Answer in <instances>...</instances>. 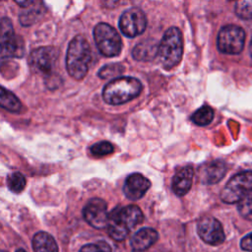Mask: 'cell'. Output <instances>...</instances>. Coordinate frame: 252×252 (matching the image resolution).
<instances>
[{
	"label": "cell",
	"mask_w": 252,
	"mask_h": 252,
	"mask_svg": "<svg viewBox=\"0 0 252 252\" xmlns=\"http://www.w3.org/2000/svg\"><path fill=\"white\" fill-rule=\"evenodd\" d=\"M158 239V233L151 227H143L134 233L130 240L132 252H144Z\"/></svg>",
	"instance_id": "obj_14"
},
{
	"label": "cell",
	"mask_w": 252,
	"mask_h": 252,
	"mask_svg": "<svg viewBox=\"0 0 252 252\" xmlns=\"http://www.w3.org/2000/svg\"><path fill=\"white\" fill-rule=\"evenodd\" d=\"M194 177L192 166H184L178 169L172 178V190L177 196H184L191 189Z\"/></svg>",
	"instance_id": "obj_17"
},
{
	"label": "cell",
	"mask_w": 252,
	"mask_h": 252,
	"mask_svg": "<svg viewBox=\"0 0 252 252\" xmlns=\"http://www.w3.org/2000/svg\"><path fill=\"white\" fill-rule=\"evenodd\" d=\"M240 247L244 251L252 252V233L244 236L240 241Z\"/></svg>",
	"instance_id": "obj_28"
},
{
	"label": "cell",
	"mask_w": 252,
	"mask_h": 252,
	"mask_svg": "<svg viewBox=\"0 0 252 252\" xmlns=\"http://www.w3.org/2000/svg\"><path fill=\"white\" fill-rule=\"evenodd\" d=\"M1 252H6V251H4V250H2V251H1Z\"/></svg>",
	"instance_id": "obj_33"
},
{
	"label": "cell",
	"mask_w": 252,
	"mask_h": 252,
	"mask_svg": "<svg viewBox=\"0 0 252 252\" xmlns=\"http://www.w3.org/2000/svg\"><path fill=\"white\" fill-rule=\"evenodd\" d=\"M214 118V110L211 106L203 105L197 109L191 116V120L198 126H206L212 122Z\"/></svg>",
	"instance_id": "obj_21"
},
{
	"label": "cell",
	"mask_w": 252,
	"mask_h": 252,
	"mask_svg": "<svg viewBox=\"0 0 252 252\" xmlns=\"http://www.w3.org/2000/svg\"><path fill=\"white\" fill-rule=\"evenodd\" d=\"M144 215L136 205L116 207L109 213L108 234L116 241L124 240L130 230L143 222Z\"/></svg>",
	"instance_id": "obj_1"
},
{
	"label": "cell",
	"mask_w": 252,
	"mask_h": 252,
	"mask_svg": "<svg viewBox=\"0 0 252 252\" xmlns=\"http://www.w3.org/2000/svg\"><path fill=\"white\" fill-rule=\"evenodd\" d=\"M252 190V171H242L231 177L220 192V199L226 204L239 202Z\"/></svg>",
	"instance_id": "obj_6"
},
{
	"label": "cell",
	"mask_w": 252,
	"mask_h": 252,
	"mask_svg": "<svg viewBox=\"0 0 252 252\" xmlns=\"http://www.w3.org/2000/svg\"><path fill=\"white\" fill-rule=\"evenodd\" d=\"M245 43V32L235 25H227L220 29L218 34L217 45L220 52L225 54H239Z\"/></svg>",
	"instance_id": "obj_7"
},
{
	"label": "cell",
	"mask_w": 252,
	"mask_h": 252,
	"mask_svg": "<svg viewBox=\"0 0 252 252\" xmlns=\"http://www.w3.org/2000/svg\"><path fill=\"white\" fill-rule=\"evenodd\" d=\"M101 2L102 5L106 8H114L118 4L119 0H101Z\"/></svg>",
	"instance_id": "obj_29"
},
{
	"label": "cell",
	"mask_w": 252,
	"mask_h": 252,
	"mask_svg": "<svg viewBox=\"0 0 252 252\" xmlns=\"http://www.w3.org/2000/svg\"><path fill=\"white\" fill-rule=\"evenodd\" d=\"M1 55L2 58L20 57L24 53V44L21 38L15 34L12 23L9 19L1 20Z\"/></svg>",
	"instance_id": "obj_8"
},
{
	"label": "cell",
	"mask_w": 252,
	"mask_h": 252,
	"mask_svg": "<svg viewBox=\"0 0 252 252\" xmlns=\"http://www.w3.org/2000/svg\"><path fill=\"white\" fill-rule=\"evenodd\" d=\"M197 232L200 238L210 245H220L225 235L221 223L214 217H203L197 222Z\"/></svg>",
	"instance_id": "obj_12"
},
{
	"label": "cell",
	"mask_w": 252,
	"mask_h": 252,
	"mask_svg": "<svg viewBox=\"0 0 252 252\" xmlns=\"http://www.w3.org/2000/svg\"><path fill=\"white\" fill-rule=\"evenodd\" d=\"M228 1H232V0H228Z\"/></svg>",
	"instance_id": "obj_34"
},
{
	"label": "cell",
	"mask_w": 252,
	"mask_h": 252,
	"mask_svg": "<svg viewBox=\"0 0 252 252\" xmlns=\"http://www.w3.org/2000/svg\"><path fill=\"white\" fill-rule=\"evenodd\" d=\"M158 45L155 39L147 38L134 47L132 56L137 61H151L158 55Z\"/></svg>",
	"instance_id": "obj_18"
},
{
	"label": "cell",
	"mask_w": 252,
	"mask_h": 252,
	"mask_svg": "<svg viewBox=\"0 0 252 252\" xmlns=\"http://www.w3.org/2000/svg\"><path fill=\"white\" fill-rule=\"evenodd\" d=\"M94 37L99 52L106 57H113L121 52L122 41L118 32L111 26L99 23L94 29Z\"/></svg>",
	"instance_id": "obj_5"
},
{
	"label": "cell",
	"mask_w": 252,
	"mask_h": 252,
	"mask_svg": "<svg viewBox=\"0 0 252 252\" xmlns=\"http://www.w3.org/2000/svg\"><path fill=\"white\" fill-rule=\"evenodd\" d=\"M34 252H58V246L52 235L45 231L36 232L32 240Z\"/></svg>",
	"instance_id": "obj_19"
},
{
	"label": "cell",
	"mask_w": 252,
	"mask_h": 252,
	"mask_svg": "<svg viewBox=\"0 0 252 252\" xmlns=\"http://www.w3.org/2000/svg\"><path fill=\"white\" fill-rule=\"evenodd\" d=\"M142 91L141 82L133 77H118L102 90L103 100L111 105L123 104L137 97Z\"/></svg>",
	"instance_id": "obj_3"
},
{
	"label": "cell",
	"mask_w": 252,
	"mask_h": 252,
	"mask_svg": "<svg viewBox=\"0 0 252 252\" xmlns=\"http://www.w3.org/2000/svg\"><path fill=\"white\" fill-rule=\"evenodd\" d=\"M16 252H27V251H25L24 249H18V250H16Z\"/></svg>",
	"instance_id": "obj_32"
},
{
	"label": "cell",
	"mask_w": 252,
	"mask_h": 252,
	"mask_svg": "<svg viewBox=\"0 0 252 252\" xmlns=\"http://www.w3.org/2000/svg\"><path fill=\"white\" fill-rule=\"evenodd\" d=\"M238 212L242 218L252 221V190L238 202Z\"/></svg>",
	"instance_id": "obj_24"
},
{
	"label": "cell",
	"mask_w": 252,
	"mask_h": 252,
	"mask_svg": "<svg viewBox=\"0 0 252 252\" xmlns=\"http://www.w3.org/2000/svg\"><path fill=\"white\" fill-rule=\"evenodd\" d=\"M249 53H250V56L252 57V39H251L250 44H249Z\"/></svg>",
	"instance_id": "obj_31"
},
{
	"label": "cell",
	"mask_w": 252,
	"mask_h": 252,
	"mask_svg": "<svg viewBox=\"0 0 252 252\" xmlns=\"http://www.w3.org/2000/svg\"><path fill=\"white\" fill-rule=\"evenodd\" d=\"M29 1H30V0H15V2H16L17 4H19L20 6H22V7L25 6Z\"/></svg>",
	"instance_id": "obj_30"
},
{
	"label": "cell",
	"mask_w": 252,
	"mask_h": 252,
	"mask_svg": "<svg viewBox=\"0 0 252 252\" xmlns=\"http://www.w3.org/2000/svg\"><path fill=\"white\" fill-rule=\"evenodd\" d=\"M151 187V181L141 173L128 175L123 186L124 195L132 201L141 199Z\"/></svg>",
	"instance_id": "obj_13"
},
{
	"label": "cell",
	"mask_w": 252,
	"mask_h": 252,
	"mask_svg": "<svg viewBox=\"0 0 252 252\" xmlns=\"http://www.w3.org/2000/svg\"><path fill=\"white\" fill-rule=\"evenodd\" d=\"M226 172V165L222 160H214L203 165L200 170L202 183L212 185L220 182Z\"/></svg>",
	"instance_id": "obj_16"
},
{
	"label": "cell",
	"mask_w": 252,
	"mask_h": 252,
	"mask_svg": "<svg viewBox=\"0 0 252 252\" xmlns=\"http://www.w3.org/2000/svg\"><path fill=\"white\" fill-rule=\"evenodd\" d=\"M58 54L59 52L55 47H38L30 55V66L45 76H50L57 62Z\"/></svg>",
	"instance_id": "obj_9"
},
{
	"label": "cell",
	"mask_w": 252,
	"mask_h": 252,
	"mask_svg": "<svg viewBox=\"0 0 252 252\" xmlns=\"http://www.w3.org/2000/svg\"><path fill=\"white\" fill-rule=\"evenodd\" d=\"M183 53L182 34L178 28L171 27L163 34L158 45V58L162 67L169 70L180 62Z\"/></svg>",
	"instance_id": "obj_4"
},
{
	"label": "cell",
	"mask_w": 252,
	"mask_h": 252,
	"mask_svg": "<svg viewBox=\"0 0 252 252\" xmlns=\"http://www.w3.org/2000/svg\"><path fill=\"white\" fill-rule=\"evenodd\" d=\"M7 186L13 193H21L26 186V178L21 172H13L7 177Z\"/></svg>",
	"instance_id": "obj_22"
},
{
	"label": "cell",
	"mask_w": 252,
	"mask_h": 252,
	"mask_svg": "<svg viewBox=\"0 0 252 252\" xmlns=\"http://www.w3.org/2000/svg\"><path fill=\"white\" fill-rule=\"evenodd\" d=\"M91 47L83 35L75 36L69 43L66 55V67L75 80H82L88 73L91 62Z\"/></svg>",
	"instance_id": "obj_2"
},
{
	"label": "cell",
	"mask_w": 252,
	"mask_h": 252,
	"mask_svg": "<svg viewBox=\"0 0 252 252\" xmlns=\"http://www.w3.org/2000/svg\"><path fill=\"white\" fill-rule=\"evenodd\" d=\"M147 27V18L144 12L138 8H131L125 11L119 20V29L128 37H135L141 34Z\"/></svg>",
	"instance_id": "obj_11"
},
{
	"label": "cell",
	"mask_w": 252,
	"mask_h": 252,
	"mask_svg": "<svg viewBox=\"0 0 252 252\" xmlns=\"http://www.w3.org/2000/svg\"><path fill=\"white\" fill-rule=\"evenodd\" d=\"M0 104L3 108L10 112H19L22 108L20 99L10 91L6 90L4 87L1 88L0 94Z\"/></svg>",
	"instance_id": "obj_20"
},
{
	"label": "cell",
	"mask_w": 252,
	"mask_h": 252,
	"mask_svg": "<svg viewBox=\"0 0 252 252\" xmlns=\"http://www.w3.org/2000/svg\"><path fill=\"white\" fill-rule=\"evenodd\" d=\"M45 11L46 8L42 0H30L25 6H23L20 12V23L25 27L32 26L40 20Z\"/></svg>",
	"instance_id": "obj_15"
},
{
	"label": "cell",
	"mask_w": 252,
	"mask_h": 252,
	"mask_svg": "<svg viewBox=\"0 0 252 252\" xmlns=\"http://www.w3.org/2000/svg\"><path fill=\"white\" fill-rule=\"evenodd\" d=\"M80 252H112L110 245L103 241L99 240L94 243H90L84 245L81 249Z\"/></svg>",
	"instance_id": "obj_27"
},
{
	"label": "cell",
	"mask_w": 252,
	"mask_h": 252,
	"mask_svg": "<svg viewBox=\"0 0 252 252\" xmlns=\"http://www.w3.org/2000/svg\"><path fill=\"white\" fill-rule=\"evenodd\" d=\"M124 71V66L120 63H111L103 66L98 71V76L101 79H115L118 78Z\"/></svg>",
	"instance_id": "obj_23"
},
{
	"label": "cell",
	"mask_w": 252,
	"mask_h": 252,
	"mask_svg": "<svg viewBox=\"0 0 252 252\" xmlns=\"http://www.w3.org/2000/svg\"><path fill=\"white\" fill-rule=\"evenodd\" d=\"M235 14L243 20L252 19V0H236Z\"/></svg>",
	"instance_id": "obj_25"
},
{
	"label": "cell",
	"mask_w": 252,
	"mask_h": 252,
	"mask_svg": "<svg viewBox=\"0 0 252 252\" xmlns=\"http://www.w3.org/2000/svg\"><path fill=\"white\" fill-rule=\"evenodd\" d=\"M91 153L94 156L96 157H102V156H106L111 154L114 151V147L110 142L107 141H100L97 142L95 144H94L91 147Z\"/></svg>",
	"instance_id": "obj_26"
},
{
	"label": "cell",
	"mask_w": 252,
	"mask_h": 252,
	"mask_svg": "<svg viewBox=\"0 0 252 252\" xmlns=\"http://www.w3.org/2000/svg\"><path fill=\"white\" fill-rule=\"evenodd\" d=\"M85 220L94 228L100 229L107 227L109 213L104 200L100 198H93L88 201L83 210Z\"/></svg>",
	"instance_id": "obj_10"
}]
</instances>
